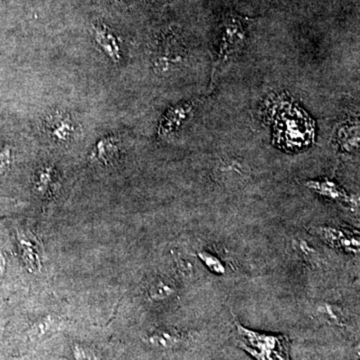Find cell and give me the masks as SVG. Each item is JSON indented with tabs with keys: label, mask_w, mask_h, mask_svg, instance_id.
Wrapping results in <instances>:
<instances>
[{
	"label": "cell",
	"mask_w": 360,
	"mask_h": 360,
	"mask_svg": "<svg viewBox=\"0 0 360 360\" xmlns=\"http://www.w3.org/2000/svg\"><path fill=\"white\" fill-rule=\"evenodd\" d=\"M276 113V137L286 149H302L314 141V124L309 116L290 103H283Z\"/></svg>",
	"instance_id": "6da1fadb"
},
{
	"label": "cell",
	"mask_w": 360,
	"mask_h": 360,
	"mask_svg": "<svg viewBox=\"0 0 360 360\" xmlns=\"http://www.w3.org/2000/svg\"><path fill=\"white\" fill-rule=\"evenodd\" d=\"M238 347L257 360H291L288 335L250 330L236 322Z\"/></svg>",
	"instance_id": "7a4b0ae2"
},
{
	"label": "cell",
	"mask_w": 360,
	"mask_h": 360,
	"mask_svg": "<svg viewBox=\"0 0 360 360\" xmlns=\"http://www.w3.org/2000/svg\"><path fill=\"white\" fill-rule=\"evenodd\" d=\"M243 44H245V32L240 25L233 22V25L227 26L221 41H220L219 51L214 53V58H213L210 89H212L213 84L217 80L219 71L225 65H229L232 59L236 58L238 52L243 49Z\"/></svg>",
	"instance_id": "3957f363"
},
{
	"label": "cell",
	"mask_w": 360,
	"mask_h": 360,
	"mask_svg": "<svg viewBox=\"0 0 360 360\" xmlns=\"http://www.w3.org/2000/svg\"><path fill=\"white\" fill-rule=\"evenodd\" d=\"M201 101H187L179 103L167 110L161 120L158 135L162 139L175 134L182 127L184 122L188 120L193 110L198 108Z\"/></svg>",
	"instance_id": "277c9868"
},
{
	"label": "cell",
	"mask_w": 360,
	"mask_h": 360,
	"mask_svg": "<svg viewBox=\"0 0 360 360\" xmlns=\"http://www.w3.org/2000/svg\"><path fill=\"white\" fill-rule=\"evenodd\" d=\"M18 243L21 250L23 262L30 272L41 269V245L39 239L32 232L20 231L18 232Z\"/></svg>",
	"instance_id": "5b68a950"
},
{
	"label": "cell",
	"mask_w": 360,
	"mask_h": 360,
	"mask_svg": "<svg viewBox=\"0 0 360 360\" xmlns=\"http://www.w3.org/2000/svg\"><path fill=\"white\" fill-rule=\"evenodd\" d=\"M304 184L315 193L321 194L329 200L340 201V202L347 203V205H355L356 198L349 195L345 189L341 188L330 180L326 179L321 180V181H319V180L312 181L311 180V181L304 182Z\"/></svg>",
	"instance_id": "8992f818"
},
{
	"label": "cell",
	"mask_w": 360,
	"mask_h": 360,
	"mask_svg": "<svg viewBox=\"0 0 360 360\" xmlns=\"http://www.w3.org/2000/svg\"><path fill=\"white\" fill-rule=\"evenodd\" d=\"M92 28H94V39H96L97 44L105 52L106 56L111 60L118 63L122 56H120V47L115 35L108 26L101 25V23L94 25Z\"/></svg>",
	"instance_id": "52a82bcc"
},
{
	"label": "cell",
	"mask_w": 360,
	"mask_h": 360,
	"mask_svg": "<svg viewBox=\"0 0 360 360\" xmlns=\"http://www.w3.org/2000/svg\"><path fill=\"white\" fill-rule=\"evenodd\" d=\"M319 234L326 243L335 248H340L341 250L348 251L359 248V238H355L354 236H350L349 231L335 229H322L319 231Z\"/></svg>",
	"instance_id": "ba28073f"
},
{
	"label": "cell",
	"mask_w": 360,
	"mask_h": 360,
	"mask_svg": "<svg viewBox=\"0 0 360 360\" xmlns=\"http://www.w3.org/2000/svg\"><path fill=\"white\" fill-rule=\"evenodd\" d=\"M49 132L52 139L59 142H68L75 132V124L68 117H56L49 123Z\"/></svg>",
	"instance_id": "9c48e42d"
},
{
	"label": "cell",
	"mask_w": 360,
	"mask_h": 360,
	"mask_svg": "<svg viewBox=\"0 0 360 360\" xmlns=\"http://www.w3.org/2000/svg\"><path fill=\"white\" fill-rule=\"evenodd\" d=\"M117 142L113 139H105L97 143L96 151L94 153V158L97 160L108 163L112 160L113 158L117 155Z\"/></svg>",
	"instance_id": "30bf717a"
},
{
	"label": "cell",
	"mask_w": 360,
	"mask_h": 360,
	"mask_svg": "<svg viewBox=\"0 0 360 360\" xmlns=\"http://www.w3.org/2000/svg\"><path fill=\"white\" fill-rule=\"evenodd\" d=\"M150 342L153 345H158L161 347H172L176 345L180 340L179 335H174V333H168V331H162V333H155L150 336Z\"/></svg>",
	"instance_id": "8fae6325"
},
{
	"label": "cell",
	"mask_w": 360,
	"mask_h": 360,
	"mask_svg": "<svg viewBox=\"0 0 360 360\" xmlns=\"http://www.w3.org/2000/svg\"><path fill=\"white\" fill-rule=\"evenodd\" d=\"M52 184H53V170L51 167H45L39 172L35 189L41 194L46 193Z\"/></svg>",
	"instance_id": "7c38bea8"
},
{
	"label": "cell",
	"mask_w": 360,
	"mask_h": 360,
	"mask_svg": "<svg viewBox=\"0 0 360 360\" xmlns=\"http://www.w3.org/2000/svg\"><path fill=\"white\" fill-rule=\"evenodd\" d=\"M13 160V151L9 146H6L0 150V175L4 174L11 167Z\"/></svg>",
	"instance_id": "4fadbf2b"
},
{
	"label": "cell",
	"mask_w": 360,
	"mask_h": 360,
	"mask_svg": "<svg viewBox=\"0 0 360 360\" xmlns=\"http://www.w3.org/2000/svg\"><path fill=\"white\" fill-rule=\"evenodd\" d=\"M201 258H202L203 260H205L206 264H207L208 266H210V269L213 270V271L219 272V274H222V271H224V269H222L221 264H214L215 262H215L214 258L210 257V255H206V253H205V255H203Z\"/></svg>",
	"instance_id": "5bb4252c"
},
{
	"label": "cell",
	"mask_w": 360,
	"mask_h": 360,
	"mask_svg": "<svg viewBox=\"0 0 360 360\" xmlns=\"http://www.w3.org/2000/svg\"><path fill=\"white\" fill-rule=\"evenodd\" d=\"M6 265L7 262L6 255L0 251V279H1L2 277L4 276V274H6Z\"/></svg>",
	"instance_id": "9a60e30c"
}]
</instances>
